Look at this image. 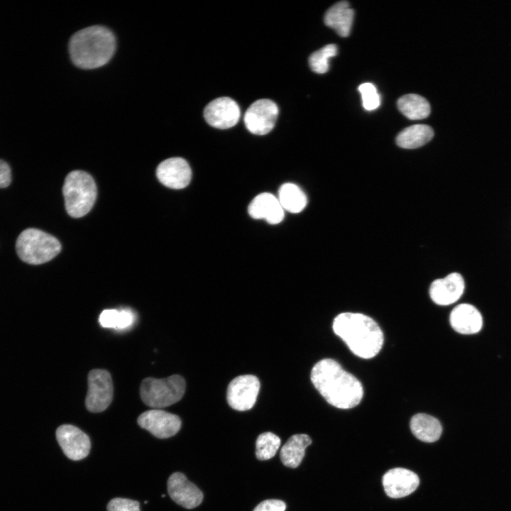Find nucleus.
<instances>
[{
  "label": "nucleus",
  "instance_id": "obj_22",
  "mask_svg": "<svg viewBox=\"0 0 511 511\" xmlns=\"http://www.w3.org/2000/svg\"><path fill=\"white\" fill-rule=\"evenodd\" d=\"M434 136L432 128L425 124H415L403 129L396 138L397 145L406 149L419 148Z\"/></svg>",
  "mask_w": 511,
  "mask_h": 511
},
{
  "label": "nucleus",
  "instance_id": "obj_1",
  "mask_svg": "<svg viewBox=\"0 0 511 511\" xmlns=\"http://www.w3.org/2000/svg\"><path fill=\"white\" fill-rule=\"evenodd\" d=\"M311 380L325 400L339 409L357 406L363 396L361 383L331 358L322 359L313 366Z\"/></svg>",
  "mask_w": 511,
  "mask_h": 511
},
{
  "label": "nucleus",
  "instance_id": "obj_18",
  "mask_svg": "<svg viewBox=\"0 0 511 511\" xmlns=\"http://www.w3.org/2000/svg\"><path fill=\"white\" fill-rule=\"evenodd\" d=\"M449 322L452 328L461 334H476L483 326L481 314L470 304L455 307L450 314Z\"/></svg>",
  "mask_w": 511,
  "mask_h": 511
},
{
  "label": "nucleus",
  "instance_id": "obj_16",
  "mask_svg": "<svg viewBox=\"0 0 511 511\" xmlns=\"http://www.w3.org/2000/svg\"><path fill=\"white\" fill-rule=\"evenodd\" d=\"M465 282L458 273H451L444 278L434 280L429 287L432 301L439 305H449L456 302L464 292Z\"/></svg>",
  "mask_w": 511,
  "mask_h": 511
},
{
  "label": "nucleus",
  "instance_id": "obj_19",
  "mask_svg": "<svg viewBox=\"0 0 511 511\" xmlns=\"http://www.w3.org/2000/svg\"><path fill=\"white\" fill-rule=\"evenodd\" d=\"M354 11L346 1L331 6L325 13L324 23L333 28L341 37L349 35L353 24Z\"/></svg>",
  "mask_w": 511,
  "mask_h": 511
},
{
  "label": "nucleus",
  "instance_id": "obj_10",
  "mask_svg": "<svg viewBox=\"0 0 511 511\" xmlns=\"http://www.w3.org/2000/svg\"><path fill=\"white\" fill-rule=\"evenodd\" d=\"M137 422L141 428L159 439L174 436L181 427V419L177 415L160 409L143 412L138 417Z\"/></svg>",
  "mask_w": 511,
  "mask_h": 511
},
{
  "label": "nucleus",
  "instance_id": "obj_15",
  "mask_svg": "<svg viewBox=\"0 0 511 511\" xmlns=\"http://www.w3.org/2000/svg\"><path fill=\"white\" fill-rule=\"evenodd\" d=\"M419 484L417 475L403 468L390 469L383 477L385 492L392 498H403L411 494Z\"/></svg>",
  "mask_w": 511,
  "mask_h": 511
},
{
  "label": "nucleus",
  "instance_id": "obj_23",
  "mask_svg": "<svg viewBox=\"0 0 511 511\" xmlns=\"http://www.w3.org/2000/svg\"><path fill=\"white\" fill-rule=\"evenodd\" d=\"M397 104L400 111L412 120L427 118L431 111L428 101L418 94L404 95L397 100Z\"/></svg>",
  "mask_w": 511,
  "mask_h": 511
},
{
  "label": "nucleus",
  "instance_id": "obj_12",
  "mask_svg": "<svg viewBox=\"0 0 511 511\" xmlns=\"http://www.w3.org/2000/svg\"><path fill=\"white\" fill-rule=\"evenodd\" d=\"M56 439L62 451L71 460L84 458L89 453V436L75 426L62 424L56 430Z\"/></svg>",
  "mask_w": 511,
  "mask_h": 511
},
{
  "label": "nucleus",
  "instance_id": "obj_9",
  "mask_svg": "<svg viewBox=\"0 0 511 511\" xmlns=\"http://www.w3.org/2000/svg\"><path fill=\"white\" fill-rule=\"evenodd\" d=\"M258 378L253 375H242L229 384L226 399L229 406L238 411L251 409L257 400L260 390Z\"/></svg>",
  "mask_w": 511,
  "mask_h": 511
},
{
  "label": "nucleus",
  "instance_id": "obj_2",
  "mask_svg": "<svg viewBox=\"0 0 511 511\" xmlns=\"http://www.w3.org/2000/svg\"><path fill=\"white\" fill-rule=\"evenodd\" d=\"M332 328L351 351L360 358H371L383 346V333L378 324L367 315L341 313L334 318Z\"/></svg>",
  "mask_w": 511,
  "mask_h": 511
},
{
  "label": "nucleus",
  "instance_id": "obj_33",
  "mask_svg": "<svg viewBox=\"0 0 511 511\" xmlns=\"http://www.w3.org/2000/svg\"><path fill=\"white\" fill-rule=\"evenodd\" d=\"M147 502H148V501H145V502H144L145 504H146Z\"/></svg>",
  "mask_w": 511,
  "mask_h": 511
},
{
  "label": "nucleus",
  "instance_id": "obj_31",
  "mask_svg": "<svg viewBox=\"0 0 511 511\" xmlns=\"http://www.w3.org/2000/svg\"><path fill=\"white\" fill-rule=\"evenodd\" d=\"M11 182V172L9 165L0 159V188L8 187Z\"/></svg>",
  "mask_w": 511,
  "mask_h": 511
},
{
  "label": "nucleus",
  "instance_id": "obj_30",
  "mask_svg": "<svg viewBox=\"0 0 511 511\" xmlns=\"http://www.w3.org/2000/svg\"><path fill=\"white\" fill-rule=\"evenodd\" d=\"M285 503L280 500L270 499L259 503L253 511H285Z\"/></svg>",
  "mask_w": 511,
  "mask_h": 511
},
{
  "label": "nucleus",
  "instance_id": "obj_25",
  "mask_svg": "<svg viewBox=\"0 0 511 511\" xmlns=\"http://www.w3.org/2000/svg\"><path fill=\"white\" fill-rule=\"evenodd\" d=\"M135 320V315L131 309H105L99 315V322L104 328L125 329L130 327Z\"/></svg>",
  "mask_w": 511,
  "mask_h": 511
},
{
  "label": "nucleus",
  "instance_id": "obj_17",
  "mask_svg": "<svg viewBox=\"0 0 511 511\" xmlns=\"http://www.w3.org/2000/svg\"><path fill=\"white\" fill-rule=\"evenodd\" d=\"M249 215L256 219H265L270 224H277L284 218V209L279 200L270 193L257 195L248 206Z\"/></svg>",
  "mask_w": 511,
  "mask_h": 511
},
{
  "label": "nucleus",
  "instance_id": "obj_8",
  "mask_svg": "<svg viewBox=\"0 0 511 511\" xmlns=\"http://www.w3.org/2000/svg\"><path fill=\"white\" fill-rule=\"evenodd\" d=\"M278 112V107L273 101L258 99L248 108L244 114L246 128L253 134L265 135L274 128Z\"/></svg>",
  "mask_w": 511,
  "mask_h": 511
},
{
  "label": "nucleus",
  "instance_id": "obj_11",
  "mask_svg": "<svg viewBox=\"0 0 511 511\" xmlns=\"http://www.w3.org/2000/svg\"><path fill=\"white\" fill-rule=\"evenodd\" d=\"M241 116L238 104L228 97H219L210 101L204 108V117L211 126L227 129L235 126Z\"/></svg>",
  "mask_w": 511,
  "mask_h": 511
},
{
  "label": "nucleus",
  "instance_id": "obj_6",
  "mask_svg": "<svg viewBox=\"0 0 511 511\" xmlns=\"http://www.w3.org/2000/svg\"><path fill=\"white\" fill-rule=\"evenodd\" d=\"M186 383L180 375L166 378H146L141 382L140 395L148 407L161 409L180 401L184 395Z\"/></svg>",
  "mask_w": 511,
  "mask_h": 511
},
{
  "label": "nucleus",
  "instance_id": "obj_13",
  "mask_svg": "<svg viewBox=\"0 0 511 511\" xmlns=\"http://www.w3.org/2000/svg\"><path fill=\"white\" fill-rule=\"evenodd\" d=\"M159 181L172 189L187 187L192 178L191 168L187 162L178 157L167 158L161 162L156 170Z\"/></svg>",
  "mask_w": 511,
  "mask_h": 511
},
{
  "label": "nucleus",
  "instance_id": "obj_7",
  "mask_svg": "<svg viewBox=\"0 0 511 511\" xmlns=\"http://www.w3.org/2000/svg\"><path fill=\"white\" fill-rule=\"evenodd\" d=\"M88 390L85 406L91 412L105 410L113 399L114 387L110 373L103 369L92 370L88 374Z\"/></svg>",
  "mask_w": 511,
  "mask_h": 511
},
{
  "label": "nucleus",
  "instance_id": "obj_29",
  "mask_svg": "<svg viewBox=\"0 0 511 511\" xmlns=\"http://www.w3.org/2000/svg\"><path fill=\"white\" fill-rule=\"evenodd\" d=\"M108 511H140L139 502L126 498L111 499L107 505Z\"/></svg>",
  "mask_w": 511,
  "mask_h": 511
},
{
  "label": "nucleus",
  "instance_id": "obj_14",
  "mask_svg": "<svg viewBox=\"0 0 511 511\" xmlns=\"http://www.w3.org/2000/svg\"><path fill=\"white\" fill-rule=\"evenodd\" d=\"M167 491L172 500L187 509L197 507L203 500L202 492L180 472L169 477Z\"/></svg>",
  "mask_w": 511,
  "mask_h": 511
},
{
  "label": "nucleus",
  "instance_id": "obj_32",
  "mask_svg": "<svg viewBox=\"0 0 511 511\" xmlns=\"http://www.w3.org/2000/svg\"><path fill=\"white\" fill-rule=\"evenodd\" d=\"M161 497H162V498H164V497H165V495H162Z\"/></svg>",
  "mask_w": 511,
  "mask_h": 511
},
{
  "label": "nucleus",
  "instance_id": "obj_5",
  "mask_svg": "<svg viewBox=\"0 0 511 511\" xmlns=\"http://www.w3.org/2000/svg\"><path fill=\"white\" fill-rule=\"evenodd\" d=\"M16 248L21 260L31 265H39L55 258L60 253L61 245L55 237L41 230L30 228L19 234Z\"/></svg>",
  "mask_w": 511,
  "mask_h": 511
},
{
  "label": "nucleus",
  "instance_id": "obj_28",
  "mask_svg": "<svg viewBox=\"0 0 511 511\" xmlns=\"http://www.w3.org/2000/svg\"><path fill=\"white\" fill-rule=\"evenodd\" d=\"M361 94L363 106L368 111L377 109L380 104V97L376 87L371 83L366 82L358 87Z\"/></svg>",
  "mask_w": 511,
  "mask_h": 511
},
{
  "label": "nucleus",
  "instance_id": "obj_4",
  "mask_svg": "<svg viewBox=\"0 0 511 511\" xmlns=\"http://www.w3.org/2000/svg\"><path fill=\"white\" fill-rule=\"evenodd\" d=\"M65 208L70 216L79 218L92 208L97 197V187L92 177L82 170L70 172L62 187Z\"/></svg>",
  "mask_w": 511,
  "mask_h": 511
},
{
  "label": "nucleus",
  "instance_id": "obj_27",
  "mask_svg": "<svg viewBox=\"0 0 511 511\" xmlns=\"http://www.w3.org/2000/svg\"><path fill=\"white\" fill-rule=\"evenodd\" d=\"M280 445V438L272 432L260 434L256 440V457L259 460L273 458Z\"/></svg>",
  "mask_w": 511,
  "mask_h": 511
},
{
  "label": "nucleus",
  "instance_id": "obj_21",
  "mask_svg": "<svg viewBox=\"0 0 511 511\" xmlns=\"http://www.w3.org/2000/svg\"><path fill=\"white\" fill-rule=\"evenodd\" d=\"M312 443L309 436L304 434L290 437L280 451V458L287 467L297 468L302 462L305 449Z\"/></svg>",
  "mask_w": 511,
  "mask_h": 511
},
{
  "label": "nucleus",
  "instance_id": "obj_20",
  "mask_svg": "<svg viewBox=\"0 0 511 511\" xmlns=\"http://www.w3.org/2000/svg\"><path fill=\"white\" fill-rule=\"evenodd\" d=\"M410 429L418 439L429 443L437 441L442 432V427L439 421L424 413L417 414L412 417Z\"/></svg>",
  "mask_w": 511,
  "mask_h": 511
},
{
  "label": "nucleus",
  "instance_id": "obj_3",
  "mask_svg": "<svg viewBox=\"0 0 511 511\" xmlns=\"http://www.w3.org/2000/svg\"><path fill=\"white\" fill-rule=\"evenodd\" d=\"M115 48L113 33L101 26H92L77 31L69 43L72 61L82 69H94L104 65L112 57Z\"/></svg>",
  "mask_w": 511,
  "mask_h": 511
},
{
  "label": "nucleus",
  "instance_id": "obj_24",
  "mask_svg": "<svg viewBox=\"0 0 511 511\" xmlns=\"http://www.w3.org/2000/svg\"><path fill=\"white\" fill-rule=\"evenodd\" d=\"M278 199L283 209L292 214L302 211L307 203L304 192L293 183L283 184L280 187Z\"/></svg>",
  "mask_w": 511,
  "mask_h": 511
},
{
  "label": "nucleus",
  "instance_id": "obj_26",
  "mask_svg": "<svg viewBox=\"0 0 511 511\" xmlns=\"http://www.w3.org/2000/svg\"><path fill=\"white\" fill-rule=\"evenodd\" d=\"M337 46L328 44L312 53L309 57V65L311 70L317 74H324L329 68V60L337 54Z\"/></svg>",
  "mask_w": 511,
  "mask_h": 511
}]
</instances>
